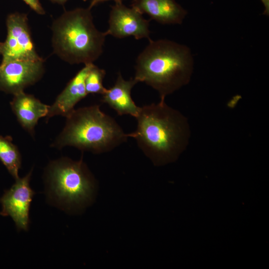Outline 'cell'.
I'll return each instance as SVG.
<instances>
[{
  "mask_svg": "<svg viewBox=\"0 0 269 269\" xmlns=\"http://www.w3.org/2000/svg\"><path fill=\"white\" fill-rule=\"evenodd\" d=\"M135 131L127 134L155 166L175 161L191 136L188 119L165 100L140 107Z\"/></svg>",
  "mask_w": 269,
  "mask_h": 269,
  "instance_id": "cell-1",
  "label": "cell"
},
{
  "mask_svg": "<svg viewBox=\"0 0 269 269\" xmlns=\"http://www.w3.org/2000/svg\"><path fill=\"white\" fill-rule=\"evenodd\" d=\"M136 60L134 78L155 90L160 100L190 81L193 58L187 46L168 39L149 40Z\"/></svg>",
  "mask_w": 269,
  "mask_h": 269,
  "instance_id": "cell-2",
  "label": "cell"
},
{
  "mask_svg": "<svg viewBox=\"0 0 269 269\" xmlns=\"http://www.w3.org/2000/svg\"><path fill=\"white\" fill-rule=\"evenodd\" d=\"M66 118L65 126L53 144L57 148L71 146L99 154L113 150L129 137L98 105L74 109Z\"/></svg>",
  "mask_w": 269,
  "mask_h": 269,
  "instance_id": "cell-3",
  "label": "cell"
},
{
  "mask_svg": "<svg viewBox=\"0 0 269 269\" xmlns=\"http://www.w3.org/2000/svg\"><path fill=\"white\" fill-rule=\"evenodd\" d=\"M90 9L65 11L53 23V51L70 64L93 63L103 53L107 35L96 28Z\"/></svg>",
  "mask_w": 269,
  "mask_h": 269,
  "instance_id": "cell-4",
  "label": "cell"
},
{
  "mask_svg": "<svg viewBox=\"0 0 269 269\" xmlns=\"http://www.w3.org/2000/svg\"><path fill=\"white\" fill-rule=\"evenodd\" d=\"M46 175L50 194L68 209H81L94 198L95 180L82 159L64 157L53 161Z\"/></svg>",
  "mask_w": 269,
  "mask_h": 269,
  "instance_id": "cell-5",
  "label": "cell"
},
{
  "mask_svg": "<svg viewBox=\"0 0 269 269\" xmlns=\"http://www.w3.org/2000/svg\"><path fill=\"white\" fill-rule=\"evenodd\" d=\"M6 26V39L4 42H0L1 64L13 60H42L36 51L26 14L16 12L9 14Z\"/></svg>",
  "mask_w": 269,
  "mask_h": 269,
  "instance_id": "cell-6",
  "label": "cell"
},
{
  "mask_svg": "<svg viewBox=\"0 0 269 269\" xmlns=\"http://www.w3.org/2000/svg\"><path fill=\"white\" fill-rule=\"evenodd\" d=\"M43 61L13 60L0 65V90L14 95L37 82L43 74Z\"/></svg>",
  "mask_w": 269,
  "mask_h": 269,
  "instance_id": "cell-7",
  "label": "cell"
},
{
  "mask_svg": "<svg viewBox=\"0 0 269 269\" xmlns=\"http://www.w3.org/2000/svg\"><path fill=\"white\" fill-rule=\"evenodd\" d=\"M149 21L134 7H128L122 2H116L111 6L109 27L105 33L118 38L132 36L137 40H150Z\"/></svg>",
  "mask_w": 269,
  "mask_h": 269,
  "instance_id": "cell-8",
  "label": "cell"
},
{
  "mask_svg": "<svg viewBox=\"0 0 269 269\" xmlns=\"http://www.w3.org/2000/svg\"><path fill=\"white\" fill-rule=\"evenodd\" d=\"M31 171L24 177H18L10 189L0 199L1 214L10 216L19 230H27L29 212L34 192L29 185Z\"/></svg>",
  "mask_w": 269,
  "mask_h": 269,
  "instance_id": "cell-9",
  "label": "cell"
},
{
  "mask_svg": "<svg viewBox=\"0 0 269 269\" xmlns=\"http://www.w3.org/2000/svg\"><path fill=\"white\" fill-rule=\"evenodd\" d=\"M94 65L93 63L85 64L69 82L54 103L49 106L47 119L56 115L67 117L74 110L76 104L88 95L85 81Z\"/></svg>",
  "mask_w": 269,
  "mask_h": 269,
  "instance_id": "cell-10",
  "label": "cell"
},
{
  "mask_svg": "<svg viewBox=\"0 0 269 269\" xmlns=\"http://www.w3.org/2000/svg\"><path fill=\"white\" fill-rule=\"evenodd\" d=\"M138 82L134 78L125 80L119 73L113 86L106 89L102 95V102L107 104L116 111L119 115H129L135 118L138 116L140 107L133 101L131 91Z\"/></svg>",
  "mask_w": 269,
  "mask_h": 269,
  "instance_id": "cell-11",
  "label": "cell"
},
{
  "mask_svg": "<svg viewBox=\"0 0 269 269\" xmlns=\"http://www.w3.org/2000/svg\"><path fill=\"white\" fill-rule=\"evenodd\" d=\"M132 6L162 24H181L187 14L175 0H134Z\"/></svg>",
  "mask_w": 269,
  "mask_h": 269,
  "instance_id": "cell-12",
  "label": "cell"
},
{
  "mask_svg": "<svg viewBox=\"0 0 269 269\" xmlns=\"http://www.w3.org/2000/svg\"><path fill=\"white\" fill-rule=\"evenodd\" d=\"M10 105L19 124L32 134L38 121L47 116L49 108L34 96L24 91L14 95Z\"/></svg>",
  "mask_w": 269,
  "mask_h": 269,
  "instance_id": "cell-13",
  "label": "cell"
},
{
  "mask_svg": "<svg viewBox=\"0 0 269 269\" xmlns=\"http://www.w3.org/2000/svg\"><path fill=\"white\" fill-rule=\"evenodd\" d=\"M0 160L16 180L21 166V156L17 147L9 137L0 135Z\"/></svg>",
  "mask_w": 269,
  "mask_h": 269,
  "instance_id": "cell-14",
  "label": "cell"
},
{
  "mask_svg": "<svg viewBox=\"0 0 269 269\" xmlns=\"http://www.w3.org/2000/svg\"><path fill=\"white\" fill-rule=\"evenodd\" d=\"M106 71L94 65L87 74L85 81V89L88 94H100L103 95L106 90L103 84Z\"/></svg>",
  "mask_w": 269,
  "mask_h": 269,
  "instance_id": "cell-15",
  "label": "cell"
},
{
  "mask_svg": "<svg viewBox=\"0 0 269 269\" xmlns=\"http://www.w3.org/2000/svg\"><path fill=\"white\" fill-rule=\"evenodd\" d=\"M36 13L40 14L45 13V11L39 2V0H23Z\"/></svg>",
  "mask_w": 269,
  "mask_h": 269,
  "instance_id": "cell-16",
  "label": "cell"
},
{
  "mask_svg": "<svg viewBox=\"0 0 269 269\" xmlns=\"http://www.w3.org/2000/svg\"><path fill=\"white\" fill-rule=\"evenodd\" d=\"M107 0H92L89 8L91 9L92 7L95 6L97 4L102 2L107 1ZM114 0L116 2H122L123 0ZM132 0L133 1L134 0Z\"/></svg>",
  "mask_w": 269,
  "mask_h": 269,
  "instance_id": "cell-17",
  "label": "cell"
},
{
  "mask_svg": "<svg viewBox=\"0 0 269 269\" xmlns=\"http://www.w3.org/2000/svg\"><path fill=\"white\" fill-rule=\"evenodd\" d=\"M54 2H56L59 4H63L66 2L68 0H50Z\"/></svg>",
  "mask_w": 269,
  "mask_h": 269,
  "instance_id": "cell-18",
  "label": "cell"
}]
</instances>
